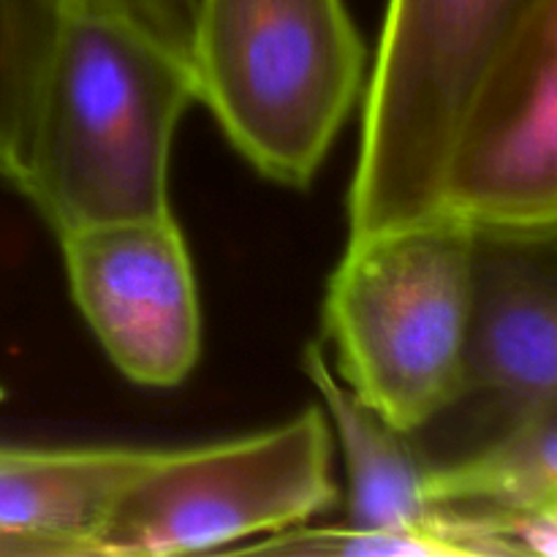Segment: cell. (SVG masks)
<instances>
[{"label": "cell", "instance_id": "obj_1", "mask_svg": "<svg viewBox=\"0 0 557 557\" xmlns=\"http://www.w3.org/2000/svg\"><path fill=\"white\" fill-rule=\"evenodd\" d=\"M194 101L188 60L114 16L60 9L16 188L58 237L172 215V141Z\"/></svg>", "mask_w": 557, "mask_h": 557}, {"label": "cell", "instance_id": "obj_2", "mask_svg": "<svg viewBox=\"0 0 557 557\" xmlns=\"http://www.w3.org/2000/svg\"><path fill=\"white\" fill-rule=\"evenodd\" d=\"M549 0H389L362 98L348 239L441 215L490 76Z\"/></svg>", "mask_w": 557, "mask_h": 557}, {"label": "cell", "instance_id": "obj_3", "mask_svg": "<svg viewBox=\"0 0 557 557\" xmlns=\"http://www.w3.org/2000/svg\"><path fill=\"white\" fill-rule=\"evenodd\" d=\"M476 267V234L438 215L348 239L326 283L332 368L403 433L468 397Z\"/></svg>", "mask_w": 557, "mask_h": 557}, {"label": "cell", "instance_id": "obj_4", "mask_svg": "<svg viewBox=\"0 0 557 557\" xmlns=\"http://www.w3.org/2000/svg\"><path fill=\"white\" fill-rule=\"evenodd\" d=\"M368 52L346 0H199L196 101L264 177L302 188L362 103Z\"/></svg>", "mask_w": 557, "mask_h": 557}, {"label": "cell", "instance_id": "obj_5", "mask_svg": "<svg viewBox=\"0 0 557 557\" xmlns=\"http://www.w3.org/2000/svg\"><path fill=\"white\" fill-rule=\"evenodd\" d=\"M332 428L308 408L259 433L156 449L103 517L92 555L156 557L275 536L335 506Z\"/></svg>", "mask_w": 557, "mask_h": 557}, {"label": "cell", "instance_id": "obj_6", "mask_svg": "<svg viewBox=\"0 0 557 557\" xmlns=\"http://www.w3.org/2000/svg\"><path fill=\"white\" fill-rule=\"evenodd\" d=\"M441 215L482 239L557 234V0L539 11L479 96Z\"/></svg>", "mask_w": 557, "mask_h": 557}, {"label": "cell", "instance_id": "obj_7", "mask_svg": "<svg viewBox=\"0 0 557 557\" xmlns=\"http://www.w3.org/2000/svg\"><path fill=\"white\" fill-rule=\"evenodd\" d=\"M71 297L128 381L172 389L201 354L194 264L174 215L60 234Z\"/></svg>", "mask_w": 557, "mask_h": 557}, {"label": "cell", "instance_id": "obj_8", "mask_svg": "<svg viewBox=\"0 0 557 557\" xmlns=\"http://www.w3.org/2000/svg\"><path fill=\"white\" fill-rule=\"evenodd\" d=\"M468 395L495 397L509 422L557 411V234L479 237Z\"/></svg>", "mask_w": 557, "mask_h": 557}, {"label": "cell", "instance_id": "obj_9", "mask_svg": "<svg viewBox=\"0 0 557 557\" xmlns=\"http://www.w3.org/2000/svg\"><path fill=\"white\" fill-rule=\"evenodd\" d=\"M156 449H36L0 468V533L30 555H92V542L125 484Z\"/></svg>", "mask_w": 557, "mask_h": 557}, {"label": "cell", "instance_id": "obj_10", "mask_svg": "<svg viewBox=\"0 0 557 557\" xmlns=\"http://www.w3.org/2000/svg\"><path fill=\"white\" fill-rule=\"evenodd\" d=\"M302 368L321 397L330 428L343 446L348 473V525L433 528L446 517L428 500V468L408 444V433L392 428L379 411L359 400L332 368L324 346L310 343Z\"/></svg>", "mask_w": 557, "mask_h": 557}, {"label": "cell", "instance_id": "obj_11", "mask_svg": "<svg viewBox=\"0 0 557 557\" xmlns=\"http://www.w3.org/2000/svg\"><path fill=\"white\" fill-rule=\"evenodd\" d=\"M424 493L438 509L484 517L511 542L522 525H557V411L511 419L471 455L430 466Z\"/></svg>", "mask_w": 557, "mask_h": 557}, {"label": "cell", "instance_id": "obj_12", "mask_svg": "<svg viewBox=\"0 0 557 557\" xmlns=\"http://www.w3.org/2000/svg\"><path fill=\"white\" fill-rule=\"evenodd\" d=\"M250 553L324 555V557H455V555H517L506 533L484 517L446 509L433 528H292L253 542Z\"/></svg>", "mask_w": 557, "mask_h": 557}, {"label": "cell", "instance_id": "obj_13", "mask_svg": "<svg viewBox=\"0 0 557 557\" xmlns=\"http://www.w3.org/2000/svg\"><path fill=\"white\" fill-rule=\"evenodd\" d=\"M60 0H0V177L20 185Z\"/></svg>", "mask_w": 557, "mask_h": 557}, {"label": "cell", "instance_id": "obj_14", "mask_svg": "<svg viewBox=\"0 0 557 557\" xmlns=\"http://www.w3.org/2000/svg\"><path fill=\"white\" fill-rule=\"evenodd\" d=\"M60 9L114 16L190 63L199 0H60Z\"/></svg>", "mask_w": 557, "mask_h": 557}, {"label": "cell", "instance_id": "obj_15", "mask_svg": "<svg viewBox=\"0 0 557 557\" xmlns=\"http://www.w3.org/2000/svg\"><path fill=\"white\" fill-rule=\"evenodd\" d=\"M27 449H30V446H5V444H0V468L11 466V462H16V460H22V457L27 455Z\"/></svg>", "mask_w": 557, "mask_h": 557}, {"label": "cell", "instance_id": "obj_16", "mask_svg": "<svg viewBox=\"0 0 557 557\" xmlns=\"http://www.w3.org/2000/svg\"><path fill=\"white\" fill-rule=\"evenodd\" d=\"M0 555H27L25 544L0 533Z\"/></svg>", "mask_w": 557, "mask_h": 557}]
</instances>
